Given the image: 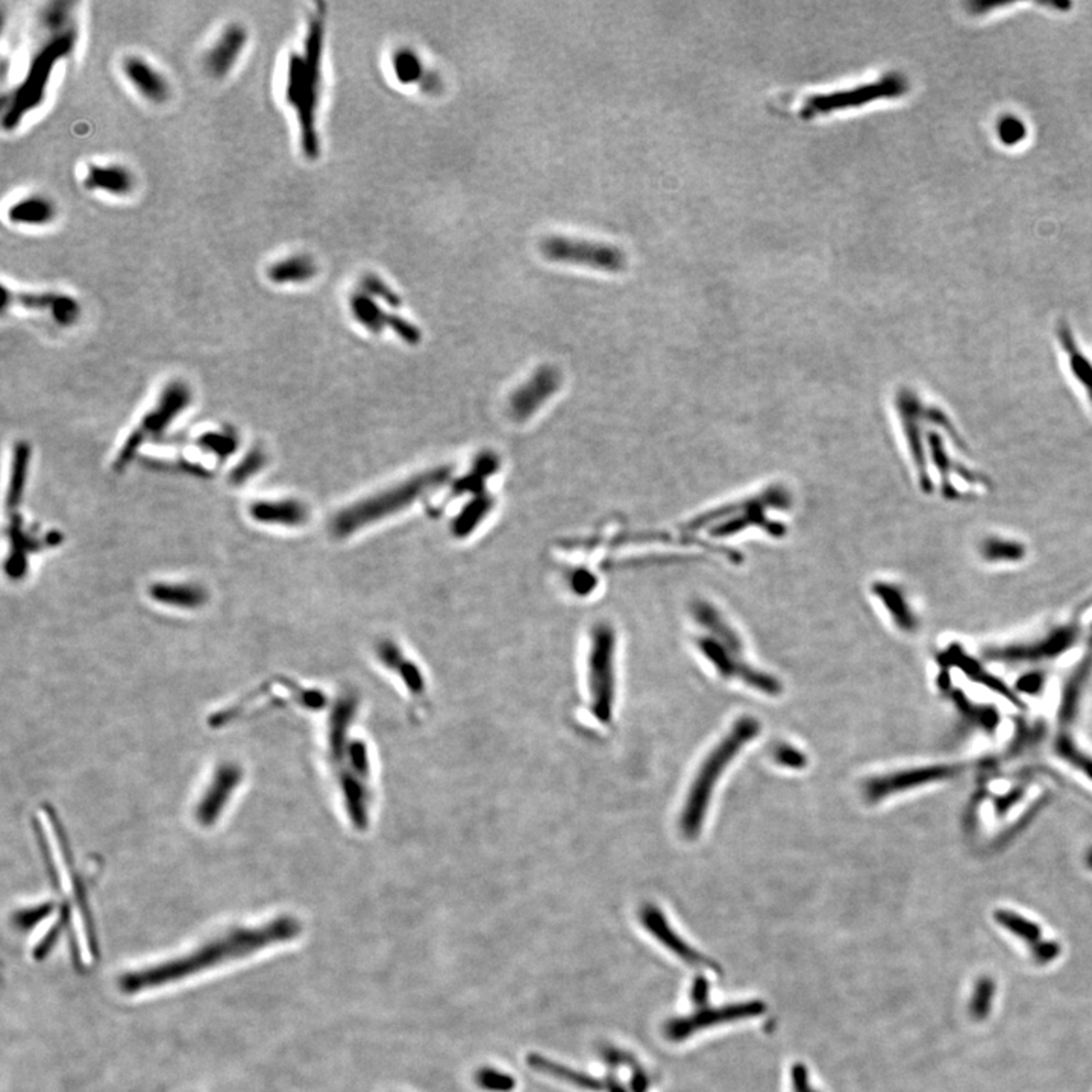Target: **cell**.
Returning <instances> with one entry per match:
<instances>
[{"label":"cell","mask_w":1092,"mask_h":1092,"mask_svg":"<svg viewBox=\"0 0 1092 1092\" xmlns=\"http://www.w3.org/2000/svg\"><path fill=\"white\" fill-rule=\"evenodd\" d=\"M8 305H17L26 310L47 311L51 313L53 320L61 326L74 325L81 316V305L74 298L64 293H55V292L14 293L8 288H3V308Z\"/></svg>","instance_id":"cell-13"},{"label":"cell","mask_w":1092,"mask_h":1092,"mask_svg":"<svg viewBox=\"0 0 1092 1092\" xmlns=\"http://www.w3.org/2000/svg\"><path fill=\"white\" fill-rule=\"evenodd\" d=\"M559 385V377L551 369H542L536 374L532 381L525 384L511 396L510 410L517 421H525L536 412L545 399L553 395Z\"/></svg>","instance_id":"cell-21"},{"label":"cell","mask_w":1092,"mask_h":1092,"mask_svg":"<svg viewBox=\"0 0 1092 1092\" xmlns=\"http://www.w3.org/2000/svg\"><path fill=\"white\" fill-rule=\"evenodd\" d=\"M70 7H72V5H70V3H67V2H53V3H49V5L45 8L43 14H41V22H43V26H45L46 30H51L53 35H55V34H61V32H66V30H72V28L68 26V20H70Z\"/></svg>","instance_id":"cell-34"},{"label":"cell","mask_w":1092,"mask_h":1092,"mask_svg":"<svg viewBox=\"0 0 1092 1092\" xmlns=\"http://www.w3.org/2000/svg\"><path fill=\"white\" fill-rule=\"evenodd\" d=\"M962 767L954 765H936V767H912L893 774L880 775L871 778L865 784V795L871 803L900 794L904 790L914 789L921 784L933 782H942L959 774Z\"/></svg>","instance_id":"cell-11"},{"label":"cell","mask_w":1092,"mask_h":1092,"mask_svg":"<svg viewBox=\"0 0 1092 1092\" xmlns=\"http://www.w3.org/2000/svg\"><path fill=\"white\" fill-rule=\"evenodd\" d=\"M240 780L242 771L236 765L225 763L223 767H217L213 775V782L208 786L204 797L200 798L199 805L196 809V818L202 826H211L215 822Z\"/></svg>","instance_id":"cell-17"},{"label":"cell","mask_w":1092,"mask_h":1092,"mask_svg":"<svg viewBox=\"0 0 1092 1092\" xmlns=\"http://www.w3.org/2000/svg\"><path fill=\"white\" fill-rule=\"evenodd\" d=\"M996 983L992 977L982 975L977 979L973 994L968 1003V1012L969 1017L980 1023L988 1018L989 1013L992 1011V1003L996 998Z\"/></svg>","instance_id":"cell-31"},{"label":"cell","mask_w":1092,"mask_h":1092,"mask_svg":"<svg viewBox=\"0 0 1092 1092\" xmlns=\"http://www.w3.org/2000/svg\"><path fill=\"white\" fill-rule=\"evenodd\" d=\"M379 657H381L384 663L390 666L391 669L398 671L399 675L402 674L406 686L410 691H413L414 696L423 695L425 683L422 679L421 671L418 669L416 664L412 663V662H407L402 654H399V650L393 645V642H383V645L379 647Z\"/></svg>","instance_id":"cell-29"},{"label":"cell","mask_w":1092,"mask_h":1092,"mask_svg":"<svg viewBox=\"0 0 1092 1092\" xmlns=\"http://www.w3.org/2000/svg\"><path fill=\"white\" fill-rule=\"evenodd\" d=\"M58 216V208L49 196L41 193L26 194L14 200L7 210L8 221L17 227L40 228L51 225Z\"/></svg>","instance_id":"cell-22"},{"label":"cell","mask_w":1092,"mask_h":1092,"mask_svg":"<svg viewBox=\"0 0 1092 1092\" xmlns=\"http://www.w3.org/2000/svg\"><path fill=\"white\" fill-rule=\"evenodd\" d=\"M135 175L125 164H89L82 177V185L89 192L105 193L114 198H125L135 190Z\"/></svg>","instance_id":"cell-18"},{"label":"cell","mask_w":1092,"mask_h":1092,"mask_svg":"<svg viewBox=\"0 0 1092 1092\" xmlns=\"http://www.w3.org/2000/svg\"><path fill=\"white\" fill-rule=\"evenodd\" d=\"M30 448L28 443H19L14 448V458H13V475H11V483H9V490H8V507H17L22 502L23 492H25V484L28 478V467H30Z\"/></svg>","instance_id":"cell-30"},{"label":"cell","mask_w":1092,"mask_h":1092,"mask_svg":"<svg viewBox=\"0 0 1092 1092\" xmlns=\"http://www.w3.org/2000/svg\"><path fill=\"white\" fill-rule=\"evenodd\" d=\"M1056 751L1062 757L1063 761L1068 762L1073 767H1078L1084 774L1092 780V759L1089 756L1078 751V746L1070 738L1063 736L1057 739L1056 742Z\"/></svg>","instance_id":"cell-35"},{"label":"cell","mask_w":1092,"mask_h":1092,"mask_svg":"<svg viewBox=\"0 0 1092 1092\" xmlns=\"http://www.w3.org/2000/svg\"><path fill=\"white\" fill-rule=\"evenodd\" d=\"M614 631L607 624L593 628L587 658V686L591 710L599 723L612 721L614 704Z\"/></svg>","instance_id":"cell-7"},{"label":"cell","mask_w":1092,"mask_h":1092,"mask_svg":"<svg viewBox=\"0 0 1092 1092\" xmlns=\"http://www.w3.org/2000/svg\"><path fill=\"white\" fill-rule=\"evenodd\" d=\"M349 307L354 318L369 331L381 332L384 326H390L393 331L399 334L408 343H418L421 339V334L413 325H410L404 319L384 313L378 307V303H374L369 295H366L364 292L355 293L349 301Z\"/></svg>","instance_id":"cell-19"},{"label":"cell","mask_w":1092,"mask_h":1092,"mask_svg":"<svg viewBox=\"0 0 1092 1092\" xmlns=\"http://www.w3.org/2000/svg\"><path fill=\"white\" fill-rule=\"evenodd\" d=\"M249 41V32L242 23H229L221 30L204 55L208 74L216 79L228 76L243 55Z\"/></svg>","instance_id":"cell-14"},{"label":"cell","mask_w":1092,"mask_h":1092,"mask_svg":"<svg viewBox=\"0 0 1092 1092\" xmlns=\"http://www.w3.org/2000/svg\"><path fill=\"white\" fill-rule=\"evenodd\" d=\"M450 469L448 467H437L404 481L395 488L387 489L381 494L370 496L368 500L357 502L334 517L331 524L334 536L343 539L364 527L374 524L375 521L398 513L423 494L440 488L450 480Z\"/></svg>","instance_id":"cell-5"},{"label":"cell","mask_w":1092,"mask_h":1092,"mask_svg":"<svg viewBox=\"0 0 1092 1092\" xmlns=\"http://www.w3.org/2000/svg\"><path fill=\"white\" fill-rule=\"evenodd\" d=\"M1078 635V628L1071 625L1061 627L1053 630L1050 635L1032 645L996 648V650L989 651V657L996 660H1004V662H1036V660L1055 658L1065 651L1070 650L1076 642Z\"/></svg>","instance_id":"cell-15"},{"label":"cell","mask_w":1092,"mask_h":1092,"mask_svg":"<svg viewBox=\"0 0 1092 1092\" xmlns=\"http://www.w3.org/2000/svg\"><path fill=\"white\" fill-rule=\"evenodd\" d=\"M362 292H364L366 295L377 296V298L383 299L391 307H398L399 305L398 296L395 295L390 288L387 287L378 276H374V275L364 276L362 281Z\"/></svg>","instance_id":"cell-40"},{"label":"cell","mask_w":1092,"mask_h":1092,"mask_svg":"<svg viewBox=\"0 0 1092 1092\" xmlns=\"http://www.w3.org/2000/svg\"><path fill=\"white\" fill-rule=\"evenodd\" d=\"M395 70L402 82H413L421 76V63L412 52H399L395 58Z\"/></svg>","instance_id":"cell-37"},{"label":"cell","mask_w":1092,"mask_h":1092,"mask_svg":"<svg viewBox=\"0 0 1092 1092\" xmlns=\"http://www.w3.org/2000/svg\"><path fill=\"white\" fill-rule=\"evenodd\" d=\"M527 1061H528V1065L532 1067V1070L548 1074L551 1078H560L563 1082H568L571 1085H576L578 1088H583V1089L599 1091L604 1086V1084L599 1078H592L586 1073H580V1071L568 1068V1067H565L561 1063L546 1059L543 1056L532 1055H532L528 1056Z\"/></svg>","instance_id":"cell-28"},{"label":"cell","mask_w":1092,"mask_h":1092,"mask_svg":"<svg viewBox=\"0 0 1092 1092\" xmlns=\"http://www.w3.org/2000/svg\"><path fill=\"white\" fill-rule=\"evenodd\" d=\"M698 648L723 679L739 677L742 680L746 669L750 668V664L742 662L740 656L712 637H702L698 641Z\"/></svg>","instance_id":"cell-26"},{"label":"cell","mask_w":1092,"mask_h":1092,"mask_svg":"<svg viewBox=\"0 0 1092 1092\" xmlns=\"http://www.w3.org/2000/svg\"><path fill=\"white\" fill-rule=\"evenodd\" d=\"M1086 864H1088V866L1092 870V849L1088 853V856H1086Z\"/></svg>","instance_id":"cell-43"},{"label":"cell","mask_w":1092,"mask_h":1092,"mask_svg":"<svg viewBox=\"0 0 1092 1092\" xmlns=\"http://www.w3.org/2000/svg\"><path fill=\"white\" fill-rule=\"evenodd\" d=\"M149 597L156 603L177 609H198L207 601L205 591L193 584H154L149 589Z\"/></svg>","instance_id":"cell-25"},{"label":"cell","mask_w":1092,"mask_h":1092,"mask_svg":"<svg viewBox=\"0 0 1092 1092\" xmlns=\"http://www.w3.org/2000/svg\"><path fill=\"white\" fill-rule=\"evenodd\" d=\"M908 89V81L903 74H891L883 76L878 81L866 84L864 87H857L844 93H834L828 96H815V99L812 97L805 102V112L809 116H815L819 112H826V111L849 106V105L866 104L885 97L893 99V97L903 96Z\"/></svg>","instance_id":"cell-10"},{"label":"cell","mask_w":1092,"mask_h":1092,"mask_svg":"<svg viewBox=\"0 0 1092 1092\" xmlns=\"http://www.w3.org/2000/svg\"><path fill=\"white\" fill-rule=\"evenodd\" d=\"M301 925L293 918H278L259 927H240L229 930L221 936L199 945V948L187 953L160 965L139 969L120 979V989L126 994H137L141 991L160 988L169 982H177L202 969L223 965L229 960L249 956L252 953L266 948L298 936Z\"/></svg>","instance_id":"cell-1"},{"label":"cell","mask_w":1092,"mask_h":1092,"mask_svg":"<svg viewBox=\"0 0 1092 1092\" xmlns=\"http://www.w3.org/2000/svg\"><path fill=\"white\" fill-rule=\"evenodd\" d=\"M126 81L146 102L163 105L169 101L170 84L156 66L140 55H128L122 61Z\"/></svg>","instance_id":"cell-16"},{"label":"cell","mask_w":1092,"mask_h":1092,"mask_svg":"<svg viewBox=\"0 0 1092 1092\" xmlns=\"http://www.w3.org/2000/svg\"><path fill=\"white\" fill-rule=\"evenodd\" d=\"M979 554L982 560L989 565H1015L1026 559L1027 548L1019 540L1003 538V536H991L982 540V543L979 546Z\"/></svg>","instance_id":"cell-27"},{"label":"cell","mask_w":1092,"mask_h":1092,"mask_svg":"<svg viewBox=\"0 0 1092 1092\" xmlns=\"http://www.w3.org/2000/svg\"><path fill=\"white\" fill-rule=\"evenodd\" d=\"M773 756H774V761L777 762L780 767H790V769H801V767H805V765H807V757H805V754L803 753V751L797 750L795 746L786 745V744H783V745H778L777 748H774Z\"/></svg>","instance_id":"cell-39"},{"label":"cell","mask_w":1092,"mask_h":1092,"mask_svg":"<svg viewBox=\"0 0 1092 1092\" xmlns=\"http://www.w3.org/2000/svg\"><path fill=\"white\" fill-rule=\"evenodd\" d=\"M540 251L554 263L589 266L603 272H620L627 263L624 252L614 246L569 237H548Z\"/></svg>","instance_id":"cell-8"},{"label":"cell","mask_w":1092,"mask_h":1092,"mask_svg":"<svg viewBox=\"0 0 1092 1092\" xmlns=\"http://www.w3.org/2000/svg\"><path fill=\"white\" fill-rule=\"evenodd\" d=\"M1057 337L1070 378L1078 385V390L1082 391L1086 402L1092 407V360L1078 347V340L1068 324L1059 325Z\"/></svg>","instance_id":"cell-20"},{"label":"cell","mask_w":1092,"mask_h":1092,"mask_svg":"<svg viewBox=\"0 0 1092 1092\" xmlns=\"http://www.w3.org/2000/svg\"><path fill=\"white\" fill-rule=\"evenodd\" d=\"M249 515L259 524L299 527L307 522L308 510L295 500L259 501L249 507Z\"/></svg>","instance_id":"cell-23"},{"label":"cell","mask_w":1092,"mask_h":1092,"mask_svg":"<svg viewBox=\"0 0 1092 1092\" xmlns=\"http://www.w3.org/2000/svg\"><path fill=\"white\" fill-rule=\"evenodd\" d=\"M475 1082L481 1089L489 1092H511L516 1088V1080L504 1071L481 1068L475 1074Z\"/></svg>","instance_id":"cell-33"},{"label":"cell","mask_w":1092,"mask_h":1092,"mask_svg":"<svg viewBox=\"0 0 1092 1092\" xmlns=\"http://www.w3.org/2000/svg\"><path fill=\"white\" fill-rule=\"evenodd\" d=\"M488 498H481L478 501L472 502V504L465 510V513H463V515H460V517L457 519V524H456V532H457V536H466L467 532H471L473 527L478 524V521H480L481 517L484 516V515L488 513Z\"/></svg>","instance_id":"cell-36"},{"label":"cell","mask_w":1092,"mask_h":1092,"mask_svg":"<svg viewBox=\"0 0 1092 1092\" xmlns=\"http://www.w3.org/2000/svg\"><path fill=\"white\" fill-rule=\"evenodd\" d=\"M74 30L55 34L30 61L23 81L11 91L7 108L2 117L5 131H13L22 123L23 118L37 110L43 104L47 84L59 59L66 58L74 51Z\"/></svg>","instance_id":"cell-6"},{"label":"cell","mask_w":1092,"mask_h":1092,"mask_svg":"<svg viewBox=\"0 0 1092 1092\" xmlns=\"http://www.w3.org/2000/svg\"><path fill=\"white\" fill-rule=\"evenodd\" d=\"M355 709L357 702L354 698H343L337 702L330 721L328 742L334 763L347 761V767L339 771L341 775L340 786L343 790V800L351 821H354L355 827L364 828L368 822L370 763L366 744L360 740L347 744V731L349 723L354 719Z\"/></svg>","instance_id":"cell-3"},{"label":"cell","mask_w":1092,"mask_h":1092,"mask_svg":"<svg viewBox=\"0 0 1092 1092\" xmlns=\"http://www.w3.org/2000/svg\"><path fill=\"white\" fill-rule=\"evenodd\" d=\"M994 918L998 925L1011 931L1013 936L1018 937L1026 944L1035 964L1048 965L1061 956L1062 953L1061 944L1057 941L1046 939L1040 925L1026 916L1019 915L1017 912L1007 909H998L994 914Z\"/></svg>","instance_id":"cell-12"},{"label":"cell","mask_w":1092,"mask_h":1092,"mask_svg":"<svg viewBox=\"0 0 1092 1092\" xmlns=\"http://www.w3.org/2000/svg\"><path fill=\"white\" fill-rule=\"evenodd\" d=\"M1040 686H1042V677L1038 674H1030L1024 679L1019 680L1018 683L1019 691H1023L1026 694H1036Z\"/></svg>","instance_id":"cell-42"},{"label":"cell","mask_w":1092,"mask_h":1092,"mask_svg":"<svg viewBox=\"0 0 1092 1092\" xmlns=\"http://www.w3.org/2000/svg\"><path fill=\"white\" fill-rule=\"evenodd\" d=\"M878 597L883 601V604L887 607V610L891 613L895 624L901 630H904V631L915 630L918 620H916L915 614L910 610V607H909L900 591L893 589V587H886L885 586L882 591L878 592Z\"/></svg>","instance_id":"cell-32"},{"label":"cell","mask_w":1092,"mask_h":1092,"mask_svg":"<svg viewBox=\"0 0 1092 1092\" xmlns=\"http://www.w3.org/2000/svg\"><path fill=\"white\" fill-rule=\"evenodd\" d=\"M998 137L1007 146L1017 145L1026 137V126L1019 118L1006 116L998 123Z\"/></svg>","instance_id":"cell-38"},{"label":"cell","mask_w":1092,"mask_h":1092,"mask_svg":"<svg viewBox=\"0 0 1092 1092\" xmlns=\"http://www.w3.org/2000/svg\"><path fill=\"white\" fill-rule=\"evenodd\" d=\"M190 390L187 385L181 383H172L169 387L164 390L160 402L156 404L154 410H150L149 414L143 418V421L139 423V429L134 431L129 439L126 440L125 445L118 452L116 461H114V469L116 471H123L126 466L133 461L135 454L140 450L141 445L152 439V437L163 433L167 429L170 422L177 418V414L184 410L185 407L190 404Z\"/></svg>","instance_id":"cell-9"},{"label":"cell","mask_w":1092,"mask_h":1092,"mask_svg":"<svg viewBox=\"0 0 1092 1092\" xmlns=\"http://www.w3.org/2000/svg\"><path fill=\"white\" fill-rule=\"evenodd\" d=\"M761 731V723L751 716L740 718L731 727L721 742L712 750V753L704 761L695 782L687 794L686 803L681 813L680 827L687 839H695L702 832V822L707 815L710 798L715 789L716 783L723 775L725 767L730 765L744 746L751 742Z\"/></svg>","instance_id":"cell-4"},{"label":"cell","mask_w":1092,"mask_h":1092,"mask_svg":"<svg viewBox=\"0 0 1092 1092\" xmlns=\"http://www.w3.org/2000/svg\"><path fill=\"white\" fill-rule=\"evenodd\" d=\"M324 37V19L316 14L308 25L303 52H290L286 68L284 99L295 111L299 143L303 156L308 160H318L320 154L318 108L322 91Z\"/></svg>","instance_id":"cell-2"},{"label":"cell","mask_w":1092,"mask_h":1092,"mask_svg":"<svg viewBox=\"0 0 1092 1092\" xmlns=\"http://www.w3.org/2000/svg\"><path fill=\"white\" fill-rule=\"evenodd\" d=\"M318 273V265L307 254H293L284 259H275L267 267V280L275 286H296L313 280Z\"/></svg>","instance_id":"cell-24"},{"label":"cell","mask_w":1092,"mask_h":1092,"mask_svg":"<svg viewBox=\"0 0 1092 1092\" xmlns=\"http://www.w3.org/2000/svg\"><path fill=\"white\" fill-rule=\"evenodd\" d=\"M263 463H265V457H263L259 452H252V454H249V456L246 457V460H244L242 465L237 466L236 471L232 472V481H234L236 484H238V483H243V481L248 480L251 475L257 472L259 467L263 466Z\"/></svg>","instance_id":"cell-41"}]
</instances>
